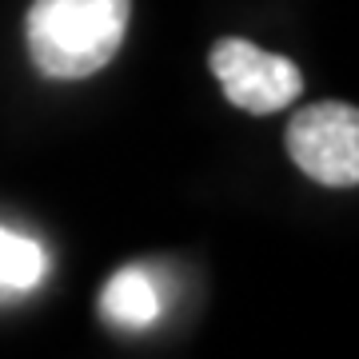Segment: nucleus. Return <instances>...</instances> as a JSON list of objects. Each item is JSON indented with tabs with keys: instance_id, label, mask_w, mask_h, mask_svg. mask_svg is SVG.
<instances>
[{
	"instance_id": "7ed1b4c3",
	"label": "nucleus",
	"mask_w": 359,
	"mask_h": 359,
	"mask_svg": "<svg viewBox=\"0 0 359 359\" xmlns=\"http://www.w3.org/2000/svg\"><path fill=\"white\" fill-rule=\"evenodd\" d=\"M208 68L224 84V96L252 116L280 112L304 92V72L287 56L264 52L252 40H219L208 52Z\"/></svg>"
},
{
	"instance_id": "f03ea898",
	"label": "nucleus",
	"mask_w": 359,
	"mask_h": 359,
	"mask_svg": "<svg viewBox=\"0 0 359 359\" xmlns=\"http://www.w3.org/2000/svg\"><path fill=\"white\" fill-rule=\"evenodd\" d=\"M287 152L316 184L351 188L359 180V112L339 100L304 108L287 124Z\"/></svg>"
},
{
	"instance_id": "20e7f679",
	"label": "nucleus",
	"mask_w": 359,
	"mask_h": 359,
	"mask_svg": "<svg viewBox=\"0 0 359 359\" xmlns=\"http://www.w3.org/2000/svg\"><path fill=\"white\" fill-rule=\"evenodd\" d=\"M104 316L120 327H132L140 332L160 316V295H156V283L144 276V271L128 268L112 276L108 287H104Z\"/></svg>"
},
{
	"instance_id": "f257e3e1",
	"label": "nucleus",
	"mask_w": 359,
	"mask_h": 359,
	"mask_svg": "<svg viewBox=\"0 0 359 359\" xmlns=\"http://www.w3.org/2000/svg\"><path fill=\"white\" fill-rule=\"evenodd\" d=\"M132 0H36L25 36L48 80H84L112 60L128 32Z\"/></svg>"
},
{
	"instance_id": "39448f33",
	"label": "nucleus",
	"mask_w": 359,
	"mask_h": 359,
	"mask_svg": "<svg viewBox=\"0 0 359 359\" xmlns=\"http://www.w3.org/2000/svg\"><path fill=\"white\" fill-rule=\"evenodd\" d=\"M48 276V256L36 240H25L16 231L0 228V287L28 292Z\"/></svg>"
}]
</instances>
